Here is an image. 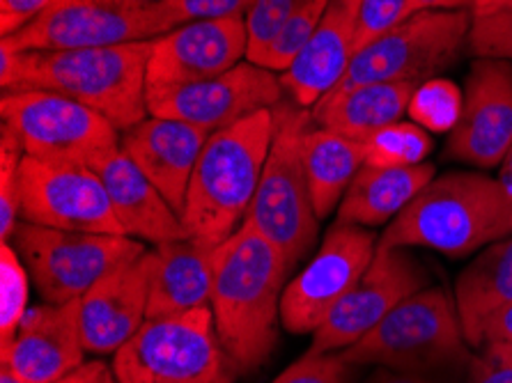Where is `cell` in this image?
Here are the masks:
<instances>
[{"instance_id":"1","label":"cell","mask_w":512,"mask_h":383,"mask_svg":"<svg viewBox=\"0 0 512 383\" xmlns=\"http://www.w3.org/2000/svg\"><path fill=\"white\" fill-rule=\"evenodd\" d=\"M150 42L74 51H12L0 46L3 95L49 90L104 115L118 131L150 117L147 106Z\"/></svg>"},{"instance_id":"2","label":"cell","mask_w":512,"mask_h":383,"mask_svg":"<svg viewBox=\"0 0 512 383\" xmlns=\"http://www.w3.org/2000/svg\"><path fill=\"white\" fill-rule=\"evenodd\" d=\"M287 271L281 250L246 225L216 250L209 308L239 374L258 370L276 347Z\"/></svg>"},{"instance_id":"3","label":"cell","mask_w":512,"mask_h":383,"mask_svg":"<svg viewBox=\"0 0 512 383\" xmlns=\"http://www.w3.org/2000/svg\"><path fill=\"white\" fill-rule=\"evenodd\" d=\"M512 234V205L496 177L453 170L434 177L379 234V248H430L469 257Z\"/></svg>"},{"instance_id":"4","label":"cell","mask_w":512,"mask_h":383,"mask_svg":"<svg viewBox=\"0 0 512 383\" xmlns=\"http://www.w3.org/2000/svg\"><path fill=\"white\" fill-rule=\"evenodd\" d=\"M274 108L209 134L182 209L191 239L221 246L244 225L274 140Z\"/></svg>"},{"instance_id":"5","label":"cell","mask_w":512,"mask_h":383,"mask_svg":"<svg viewBox=\"0 0 512 383\" xmlns=\"http://www.w3.org/2000/svg\"><path fill=\"white\" fill-rule=\"evenodd\" d=\"M274 120V140L244 225L281 250L292 269L313 250L320 232L301 156V136L313 113L285 99L274 108Z\"/></svg>"},{"instance_id":"6","label":"cell","mask_w":512,"mask_h":383,"mask_svg":"<svg viewBox=\"0 0 512 383\" xmlns=\"http://www.w3.org/2000/svg\"><path fill=\"white\" fill-rule=\"evenodd\" d=\"M111 367L118 383H235L239 377L209 306L147 319L115 351Z\"/></svg>"},{"instance_id":"7","label":"cell","mask_w":512,"mask_h":383,"mask_svg":"<svg viewBox=\"0 0 512 383\" xmlns=\"http://www.w3.org/2000/svg\"><path fill=\"white\" fill-rule=\"evenodd\" d=\"M349 365H377L395 372L428 374L469 356V342L455 299L444 287H425L386 315L345 351Z\"/></svg>"},{"instance_id":"8","label":"cell","mask_w":512,"mask_h":383,"mask_svg":"<svg viewBox=\"0 0 512 383\" xmlns=\"http://www.w3.org/2000/svg\"><path fill=\"white\" fill-rule=\"evenodd\" d=\"M469 30L471 12L467 10L411 14L356 51L345 76L329 95L370 83H423L439 76L467 49Z\"/></svg>"},{"instance_id":"9","label":"cell","mask_w":512,"mask_h":383,"mask_svg":"<svg viewBox=\"0 0 512 383\" xmlns=\"http://www.w3.org/2000/svg\"><path fill=\"white\" fill-rule=\"evenodd\" d=\"M46 303L81 299L99 280L147 253L127 234L53 230L21 221L10 239Z\"/></svg>"},{"instance_id":"10","label":"cell","mask_w":512,"mask_h":383,"mask_svg":"<svg viewBox=\"0 0 512 383\" xmlns=\"http://www.w3.org/2000/svg\"><path fill=\"white\" fill-rule=\"evenodd\" d=\"M3 124L26 156L95 168L120 150V131L81 101L49 90L10 92L0 101Z\"/></svg>"},{"instance_id":"11","label":"cell","mask_w":512,"mask_h":383,"mask_svg":"<svg viewBox=\"0 0 512 383\" xmlns=\"http://www.w3.org/2000/svg\"><path fill=\"white\" fill-rule=\"evenodd\" d=\"M168 33L159 5L138 0H53L40 19L0 46L12 51H74L150 42Z\"/></svg>"},{"instance_id":"12","label":"cell","mask_w":512,"mask_h":383,"mask_svg":"<svg viewBox=\"0 0 512 383\" xmlns=\"http://www.w3.org/2000/svg\"><path fill=\"white\" fill-rule=\"evenodd\" d=\"M379 237L372 230L336 223L327 232L306 269L285 285L281 324L290 333L313 335L327 322L345 294L356 285L372 257Z\"/></svg>"},{"instance_id":"13","label":"cell","mask_w":512,"mask_h":383,"mask_svg":"<svg viewBox=\"0 0 512 383\" xmlns=\"http://www.w3.org/2000/svg\"><path fill=\"white\" fill-rule=\"evenodd\" d=\"M21 221L53 230L124 234L95 170L23 156Z\"/></svg>"},{"instance_id":"14","label":"cell","mask_w":512,"mask_h":383,"mask_svg":"<svg viewBox=\"0 0 512 383\" xmlns=\"http://www.w3.org/2000/svg\"><path fill=\"white\" fill-rule=\"evenodd\" d=\"M428 287V271L409 248H379L366 273L313 333V354H340L368 335L386 315Z\"/></svg>"},{"instance_id":"15","label":"cell","mask_w":512,"mask_h":383,"mask_svg":"<svg viewBox=\"0 0 512 383\" xmlns=\"http://www.w3.org/2000/svg\"><path fill=\"white\" fill-rule=\"evenodd\" d=\"M281 101H285L281 76L244 60L209 81L150 95L147 106L150 115L175 117L214 134L255 113L271 111Z\"/></svg>"},{"instance_id":"16","label":"cell","mask_w":512,"mask_h":383,"mask_svg":"<svg viewBox=\"0 0 512 383\" xmlns=\"http://www.w3.org/2000/svg\"><path fill=\"white\" fill-rule=\"evenodd\" d=\"M248 56L246 17L191 21L150 39L147 97L221 76Z\"/></svg>"},{"instance_id":"17","label":"cell","mask_w":512,"mask_h":383,"mask_svg":"<svg viewBox=\"0 0 512 383\" xmlns=\"http://www.w3.org/2000/svg\"><path fill=\"white\" fill-rule=\"evenodd\" d=\"M462 90V115L448 134L446 156L471 168H499L512 145V62L476 58Z\"/></svg>"},{"instance_id":"18","label":"cell","mask_w":512,"mask_h":383,"mask_svg":"<svg viewBox=\"0 0 512 383\" xmlns=\"http://www.w3.org/2000/svg\"><path fill=\"white\" fill-rule=\"evenodd\" d=\"M81 299L42 303L26 312L17 333L0 345V358L26 383H56L85 363Z\"/></svg>"},{"instance_id":"19","label":"cell","mask_w":512,"mask_h":383,"mask_svg":"<svg viewBox=\"0 0 512 383\" xmlns=\"http://www.w3.org/2000/svg\"><path fill=\"white\" fill-rule=\"evenodd\" d=\"M209 131L175 117L150 115L120 134V150L157 186L177 214L182 216L186 191Z\"/></svg>"},{"instance_id":"20","label":"cell","mask_w":512,"mask_h":383,"mask_svg":"<svg viewBox=\"0 0 512 383\" xmlns=\"http://www.w3.org/2000/svg\"><path fill=\"white\" fill-rule=\"evenodd\" d=\"M150 250L124 264L81 296V338L88 354L108 356L134 338L147 322Z\"/></svg>"},{"instance_id":"21","label":"cell","mask_w":512,"mask_h":383,"mask_svg":"<svg viewBox=\"0 0 512 383\" xmlns=\"http://www.w3.org/2000/svg\"><path fill=\"white\" fill-rule=\"evenodd\" d=\"M361 0H329L324 17L290 69L281 74L285 97L301 108H313L336 88L356 53Z\"/></svg>"},{"instance_id":"22","label":"cell","mask_w":512,"mask_h":383,"mask_svg":"<svg viewBox=\"0 0 512 383\" xmlns=\"http://www.w3.org/2000/svg\"><path fill=\"white\" fill-rule=\"evenodd\" d=\"M92 170L102 177L115 218L127 237L152 246L189 237L182 216L122 150L108 154Z\"/></svg>"},{"instance_id":"23","label":"cell","mask_w":512,"mask_h":383,"mask_svg":"<svg viewBox=\"0 0 512 383\" xmlns=\"http://www.w3.org/2000/svg\"><path fill=\"white\" fill-rule=\"evenodd\" d=\"M219 246L200 239H177L150 250L147 319L182 315L212 301L214 260Z\"/></svg>"},{"instance_id":"24","label":"cell","mask_w":512,"mask_h":383,"mask_svg":"<svg viewBox=\"0 0 512 383\" xmlns=\"http://www.w3.org/2000/svg\"><path fill=\"white\" fill-rule=\"evenodd\" d=\"M434 173L437 170L428 161L407 168L363 166L340 200L336 223L366 230L393 223L400 211H405L409 202L437 177Z\"/></svg>"},{"instance_id":"25","label":"cell","mask_w":512,"mask_h":383,"mask_svg":"<svg viewBox=\"0 0 512 383\" xmlns=\"http://www.w3.org/2000/svg\"><path fill=\"white\" fill-rule=\"evenodd\" d=\"M455 306L469 347L483 345L485 326L512 303V234L478 250L455 280Z\"/></svg>"},{"instance_id":"26","label":"cell","mask_w":512,"mask_h":383,"mask_svg":"<svg viewBox=\"0 0 512 383\" xmlns=\"http://www.w3.org/2000/svg\"><path fill=\"white\" fill-rule=\"evenodd\" d=\"M418 83H370L322 97L310 108L313 120L324 129L352 140H366L382 127L400 122Z\"/></svg>"},{"instance_id":"27","label":"cell","mask_w":512,"mask_h":383,"mask_svg":"<svg viewBox=\"0 0 512 383\" xmlns=\"http://www.w3.org/2000/svg\"><path fill=\"white\" fill-rule=\"evenodd\" d=\"M301 156H304L315 214L324 221L333 211H338L349 184L366 166L363 147L359 140L340 136L336 131L324 129L315 120H310L304 136H301Z\"/></svg>"},{"instance_id":"28","label":"cell","mask_w":512,"mask_h":383,"mask_svg":"<svg viewBox=\"0 0 512 383\" xmlns=\"http://www.w3.org/2000/svg\"><path fill=\"white\" fill-rule=\"evenodd\" d=\"M363 159L372 168H407L425 163L432 152V134L414 122H393L361 140Z\"/></svg>"},{"instance_id":"29","label":"cell","mask_w":512,"mask_h":383,"mask_svg":"<svg viewBox=\"0 0 512 383\" xmlns=\"http://www.w3.org/2000/svg\"><path fill=\"white\" fill-rule=\"evenodd\" d=\"M327 5L329 0H304V3L294 10L292 17L283 23V28L278 30L265 49L255 53L251 62L281 74L285 69H290L299 53L306 49L310 37L315 35Z\"/></svg>"},{"instance_id":"30","label":"cell","mask_w":512,"mask_h":383,"mask_svg":"<svg viewBox=\"0 0 512 383\" xmlns=\"http://www.w3.org/2000/svg\"><path fill=\"white\" fill-rule=\"evenodd\" d=\"M464 90L448 78L434 76L418 83L409 101V120L430 134H451L460 122Z\"/></svg>"},{"instance_id":"31","label":"cell","mask_w":512,"mask_h":383,"mask_svg":"<svg viewBox=\"0 0 512 383\" xmlns=\"http://www.w3.org/2000/svg\"><path fill=\"white\" fill-rule=\"evenodd\" d=\"M28 267L23 264L19 250L12 241L0 244V289H3V303H0V345L12 340L19 324L26 317L28 308Z\"/></svg>"},{"instance_id":"32","label":"cell","mask_w":512,"mask_h":383,"mask_svg":"<svg viewBox=\"0 0 512 383\" xmlns=\"http://www.w3.org/2000/svg\"><path fill=\"white\" fill-rule=\"evenodd\" d=\"M0 134V237L10 241L21 223V161L26 154L5 124Z\"/></svg>"},{"instance_id":"33","label":"cell","mask_w":512,"mask_h":383,"mask_svg":"<svg viewBox=\"0 0 512 383\" xmlns=\"http://www.w3.org/2000/svg\"><path fill=\"white\" fill-rule=\"evenodd\" d=\"M467 49L476 58L512 62V5L487 14H471Z\"/></svg>"},{"instance_id":"34","label":"cell","mask_w":512,"mask_h":383,"mask_svg":"<svg viewBox=\"0 0 512 383\" xmlns=\"http://www.w3.org/2000/svg\"><path fill=\"white\" fill-rule=\"evenodd\" d=\"M255 0H161L159 10L164 14L168 30L191 21L246 17Z\"/></svg>"},{"instance_id":"35","label":"cell","mask_w":512,"mask_h":383,"mask_svg":"<svg viewBox=\"0 0 512 383\" xmlns=\"http://www.w3.org/2000/svg\"><path fill=\"white\" fill-rule=\"evenodd\" d=\"M301 3H304V0H255L251 10L246 12V30H248L246 60H251L255 53L265 49Z\"/></svg>"},{"instance_id":"36","label":"cell","mask_w":512,"mask_h":383,"mask_svg":"<svg viewBox=\"0 0 512 383\" xmlns=\"http://www.w3.org/2000/svg\"><path fill=\"white\" fill-rule=\"evenodd\" d=\"M409 3L411 0H361L356 51L405 21L409 17Z\"/></svg>"},{"instance_id":"37","label":"cell","mask_w":512,"mask_h":383,"mask_svg":"<svg viewBox=\"0 0 512 383\" xmlns=\"http://www.w3.org/2000/svg\"><path fill=\"white\" fill-rule=\"evenodd\" d=\"M349 365L340 354H313L306 351L274 383H347Z\"/></svg>"},{"instance_id":"38","label":"cell","mask_w":512,"mask_h":383,"mask_svg":"<svg viewBox=\"0 0 512 383\" xmlns=\"http://www.w3.org/2000/svg\"><path fill=\"white\" fill-rule=\"evenodd\" d=\"M471 358L467 383H512V342L487 340Z\"/></svg>"},{"instance_id":"39","label":"cell","mask_w":512,"mask_h":383,"mask_svg":"<svg viewBox=\"0 0 512 383\" xmlns=\"http://www.w3.org/2000/svg\"><path fill=\"white\" fill-rule=\"evenodd\" d=\"M53 0H0V37L19 33L40 19Z\"/></svg>"},{"instance_id":"40","label":"cell","mask_w":512,"mask_h":383,"mask_svg":"<svg viewBox=\"0 0 512 383\" xmlns=\"http://www.w3.org/2000/svg\"><path fill=\"white\" fill-rule=\"evenodd\" d=\"M56 383H118V379H115L113 367H108L104 361H85Z\"/></svg>"},{"instance_id":"41","label":"cell","mask_w":512,"mask_h":383,"mask_svg":"<svg viewBox=\"0 0 512 383\" xmlns=\"http://www.w3.org/2000/svg\"><path fill=\"white\" fill-rule=\"evenodd\" d=\"M487 340H510L512 342V303L487 322L483 342Z\"/></svg>"},{"instance_id":"42","label":"cell","mask_w":512,"mask_h":383,"mask_svg":"<svg viewBox=\"0 0 512 383\" xmlns=\"http://www.w3.org/2000/svg\"><path fill=\"white\" fill-rule=\"evenodd\" d=\"M478 0H411L409 3V17L416 12H428V10H467L471 12L476 7Z\"/></svg>"},{"instance_id":"43","label":"cell","mask_w":512,"mask_h":383,"mask_svg":"<svg viewBox=\"0 0 512 383\" xmlns=\"http://www.w3.org/2000/svg\"><path fill=\"white\" fill-rule=\"evenodd\" d=\"M368 383H434L425 374H411V372H395L386 370V367H377Z\"/></svg>"},{"instance_id":"44","label":"cell","mask_w":512,"mask_h":383,"mask_svg":"<svg viewBox=\"0 0 512 383\" xmlns=\"http://www.w3.org/2000/svg\"><path fill=\"white\" fill-rule=\"evenodd\" d=\"M496 179L501 182L503 191H506L510 205H512V145L506 154V159H503V163L499 166V175H496Z\"/></svg>"},{"instance_id":"45","label":"cell","mask_w":512,"mask_h":383,"mask_svg":"<svg viewBox=\"0 0 512 383\" xmlns=\"http://www.w3.org/2000/svg\"><path fill=\"white\" fill-rule=\"evenodd\" d=\"M512 0H478L476 7H473L471 14H487L494 10H501V7H510Z\"/></svg>"},{"instance_id":"46","label":"cell","mask_w":512,"mask_h":383,"mask_svg":"<svg viewBox=\"0 0 512 383\" xmlns=\"http://www.w3.org/2000/svg\"><path fill=\"white\" fill-rule=\"evenodd\" d=\"M0 383H26V381H21L19 377H14V374L7 370V367H3V370H0Z\"/></svg>"},{"instance_id":"47","label":"cell","mask_w":512,"mask_h":383,"mask_svg":"<svg viewBox=\"0 0 512 383\" xmlns=\"http://www.w3.org/2000/svg\"><path fill=\"white\" fill-rule=\"evenodd\" d=\"M138 3H147V5H157L161 0H138Z\"/></svg>"}]
</instances>
